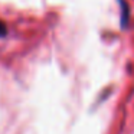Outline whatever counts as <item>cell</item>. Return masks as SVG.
<instances>
[{
  "label": "cell",
  "mask_w": 134,
  "mask_h": 134,
  "mask_svg": "<svg viewBox=\"0 0 134 134\" xmlns=\"http://www.w3.org/2000/svg\"><path fill=\"white\" fill-rule=\"evenodd\" d=\"M4 35H6V26L0 22V36H4Z\"/></svg>",
  "instance_id": "obj_1"
}]
</instances>
